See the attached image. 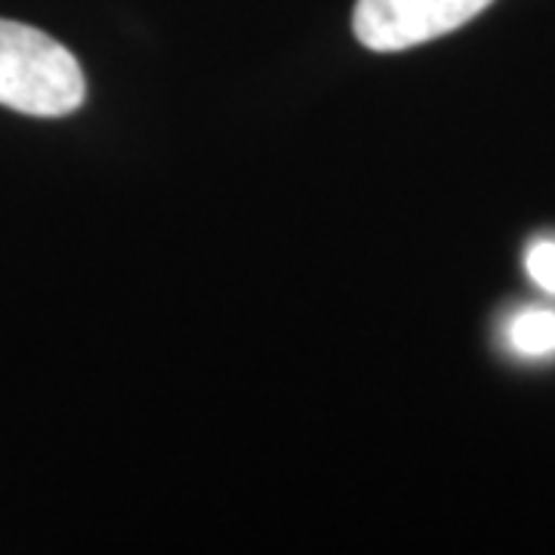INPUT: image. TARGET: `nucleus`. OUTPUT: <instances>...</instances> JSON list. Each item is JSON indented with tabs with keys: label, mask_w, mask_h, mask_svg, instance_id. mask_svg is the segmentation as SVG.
<instances>
[{
	"label": "nucleus",
	"mask_w": 555,
	"mask_h": 555,
	"mask_svg": "<svg viewBox=\"0 0 555 555\" xmlns=\"http://www.w3.org/2000/svg\"><path fill=\"white\" fill-rule=\"evenodd\" d=\"M509 343L521 356H550L555 352V312L550 309H528L513 318Z\"/></svg>",
	"instance_id": "obj_3"
},
{
	"label": "nucleus",
	"mask_w": 555,
	"mask_h": 555,
	"mask_svg": "<svg viewBox=\"0 0 555 555\" xmlns=\"http://www.w3.org/2000/svg\"><path fill=\"white\" fill-rule=\"evenodd\" d=\"M491 3L494 0H358L352 31L374 53H398L451 35Z\"/></svg>",
	"instance_id": "obj_2"
},
{
	"label": "nucleus",
	"mask_w": 555,
	"mask_h": 555,
	"mask_svg": "<svg viewBox=\"0 0 555 555\" xmlns=\"http://www.w3.org/2000/svg\"><path fill=\"white\" fill-rule=\"evenodd\" d=\"M528 275L537 287L546 294H555V241H540L528 250Z\"/></svg>",
	"instance_id": "obj_4"
},
{
	"label": "nucleus",
	"mask_w": 555,
	"mask_h": 555,
	"mask_svg": "<svg viewBox=\"0 0 555 555\" xmlns=\"http://www.w3.org/2000/svg\"><path fill=\"white\" fill-rule=\"evenodd\" d=\"M83 96V68L60 40L0 20V105L35 118H62L78 112Z\"/></svg>",
	"instance_id": "obj_1"
}]
</instances>
